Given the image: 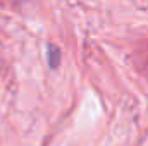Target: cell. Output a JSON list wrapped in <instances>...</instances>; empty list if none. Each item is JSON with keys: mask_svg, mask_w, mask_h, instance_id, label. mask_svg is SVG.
<instances>
[{"mask_svg": "<svg viewBox=\"0 0 148 146\" xmlns=\"http://www.w3.org/2000/svg\"><path fill=\"white\" fill-rule=\"evenodd\" d=\"M59 60H60V53L55 46H48V62H50V67H57L59 65Z\"/></svg>", "mask_w": 148, "mask_h": 146, "instance_id": "6da1fadb", "label": "cell"}]
</instances>
